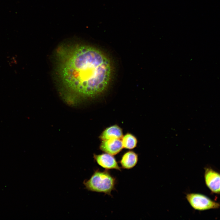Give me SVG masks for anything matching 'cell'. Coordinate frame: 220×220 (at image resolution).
<instances>
[{
	"label": "cell",
	"mask_w": 220,
	"mask_h": 220,
	"mask_svg": "<svg viewBox=\"0 0 220 220\" xmlns=\"http://www.w3.org/2000/svg\"><path fill=\"white\" fill-rule=\"evenodd\" d=\"M186 198L191 206L196 210L202 211L216 209L220 207L218 203L201 194L189 193L186 195Z\"/></svg>",
	"instance_id": "obj_3"
},
{
	"label": "cell",
	"mask_w": 220,
	"mask_h": 220,
	"mask_svg": "<svg viewBox=\"0 0 220 220\" xmlns=\"http://www.w3.org/2000/svg\"><path fill=\"white\" fill-rule=\"evenodd\" d=\"M138 160V154L134 151H129L123 155L119 162L122 168L129 170L137 165Z\"/></svg>",
	"instance_id": "obj_7"
},
{
	"label": "cell",
	"mask_w": 220,
	"mask_h": 220,
	"mask_svg": "<svg viewBox=\"0 0 220 220\" xmlns=\"http://www.w3.org/2000/svg\"><path fill=\"white\" fill-rule=\"evenodd\" d=\"M93 157L97 164L105 170L121 171V168L113 155L105 152L98 155L94 154Z\"/></svg>",
	"instance_id": "obj_5"
},
{
	"label": "cell",
	"mask_w": 220,
	"mask_h": 220,
	"mask_svg": "<svg viewBox=\"0 0 220 220\" xmlns=\"http://www.w3.org/2000/svg\"><path fill=\"white\" fill-rule=\"evenodd\" d=\"M101 141L99 146L100 150L112 155L118 154L123 148L120 139L112 138Z\"/></svg>",
	"instance_id": "obj_6"
},
{
	"label": "cell",
	"mask_w": 220,
	"mask_h": 220,
	"mask_svg": "<svg viewBox=\"0 0 220 220\" xmlns=\"http://www.w3.org/2000/svg\"><path fill=\"white\" fill-rule=\"evenodd\" d=\"M206 185L213 193H220V174L210 167L205 169L204 174Z\"/></svg>",
	"instance_id": "obj_4"
},
{
	"label": "cell",
	"mask_w": 220,
	"mask_h": 220,
	"mask_svg": "<svg viewBox=\"0 0 220 220\" xmlns=\"http://www.w3.org/2000/svg\"><path fill=\"white\" fill-rule=\"evenodd\" d=\"M55 59L59 91L68 104L93 98L105 90L111 64L98 49L85 44H63L57 50Z\"/></svg>",
	"instance_id": "obj_1"
},
{
	"label": "cell",
	"mask_w": 220,
	"mask_h": 220,
	"mask_svg": "<svg viewBox=\"0 0 220 220\" xmlns=\"http://www.w3.org/2000/svg\"><path fill=\"white\" fill-rule=\"evenodd\" d=\"M121 139L123 148L132 149L137 146L138 142L137 139L130 133H127L123 135Z\"/></svg>",
	"instance_id": "obj_9"
},
{
	"label": "cell",
	"mask_w": 220,
	"mask_h": 220,
	"mask_svg": "<svg viewBox=\"0 0 220 220\" xmlns=\"http://www.w3.org/2000/svg\"><path fill=\"white\" fill-rule=\"evenodd\" d=\"M86 188L89 191L104 193L112 196L111 192L116 189V178L108 170H95L90 178L83 182Z\"/></svg>",
	"instance_id": "obj_2"
},
{
	"label": "cell",
	"mask_w": 220,
	"mask_h": 220,
	"mask_svg": "<svg viewBox=\"0 0 220 220\" xmlns=\"http://www.w3.org/2000/svg\"><path fill=\"white\" fill-rule=\"evenodd\" d=\"M123 136V130L117 124H115L105 128L99 136L101 140L112 138L121 139Z\"/></svg>",
	"instance_id": "obj_8"
}]
</instances>
